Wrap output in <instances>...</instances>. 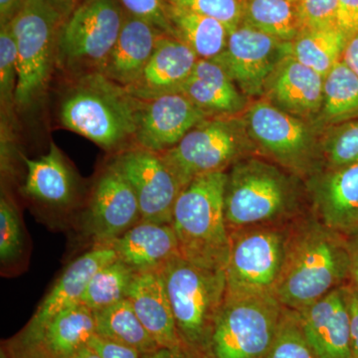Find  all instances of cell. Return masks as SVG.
I'll use <instances>...</instances> for the list:
<instances>
[{"instance_id": "26", "label": "cell", "mask_w": 358, "mask_h": 358, "mask_svg": "<svg viewBox=\"0 0 358 358\" xmlns=\"http://www.w3.org/2000/svg\"><path fill=\"white\" fill-rule=\"evenodd\" d=\"M27 176L23 192L27 196L52 206H66L74 199L76 180L64 155L54 143L38 159L23 157Z\"/></svg>"}, {"instance_id": "37", "label": "cell", "mask_w": 358, "mask_h": 358, "mask_svg": "<svg viewBox=\"0 0 358 358\" xmlns=\"http://www.w3.org/2000/svg\"><path fill=\"white\" fill-rule=\"evenodd\" d=\"M173 6L189 9L220 21L232 30L243 21L245 0H167Z\"/></svg>"}, {"instance_id": "30", "label": "cell", "mask_w": 358, "mask_h": 358, "mask_svg": "<svg viewBox=\"0 0 358 358\" xmlns=\"http://www.w3.org/2000/svg\"><path fill=\"white\" fill-rule=\"evenodd\" d=\"M348 36L338 27L306 30L288 43V55L326 77L343 60Z\"/></svg>"}, {"instance_id": "1", "label": "cell", "mask_w": 358, "mask_h": 358, "mask_svg": "<svg viewBox=\"0 0 358 358\" xmlns=\"http://www.w3.org/2000/svg\"><path fill=\"white\" fill-rule=\"evenodd\" d=\"M350 258L345 235L317 218L294 221L274 296L299 312L334 289L350 284Z\"/></svg>"}, {"instance_id": "20", "label": "cell", "mask_w": 358, "mask_h": 358, "mask_svg": "<svg viewBox=\"0 0 358 358\" xmlns=\"http://www.w3.org/2000/svg\"><path fill=\"white\" fill-rule=\"evenodd\" d=\"M199 60L196 54L182 41L162 34L141 76L127 90L141 101L179 92Z\"/></svg>"}, {"instance_id": "17", "label": "cell", "mask_w": 358, "mask_h": 358, "mask_svg": "<svg viewBox=\"0 0 358 358\" xmlns=\"http://www.w3.org/2000/svg\"><path fill=\"white\" fill-rule=\"evenodd\" d=\"M315 217L338 232L358 226V162L322 169L306 179Z\"/></svg>"}, {"instance_id": "50", "label": "cell", "mask_w": 358, "mask_h": 358, "mask_svg": "<svg viewBox=\"0 0 358 358\" xmlns=\"http://www.w3.org/2000/svg\"><path fill=\"white\" fill-rule=\"evenodd\" d=\"M1 358H11L10 355H9L8 352H7V350H2V352H1Z\"/></svg>"}, {"instance_id": "35", "label": "cell", "mask_w": 358, "mask_h": 358, "mask_svg": "<svg viewBox=\"0 0 358 358\" xmlns=\"http://www.w3.org/2000/svg\"><path fill=\"white\" fill-rule=\"evenodd\" d=\"M260 358H317L303 334L298 313L285 310L272 345Z\"/></svg>"}, {"instance_id": "19", "label": "cell", "mask_w": 358, "mask_h": 358, "mask_svg": "<svg viewBox=\"0 0 358 358\" xmlns=\"http://www.w3.org/2000/svg\"><path fill=\"white\" fill-rule=\"evenodd\" d=\"M324 80L319 73L287 55L268 78L263 99L278 109L317 124Z\"/></svg>"}, {"instance_id": "41", "label": "cell", "mask_w": 358, "mask_h": 358, "mask_svg": "<svg viewBox=\"0 0 358 358\" xmlns=\"http://www.w3.org/2000/svg\"><path fill=\"white\" fill-rule=\"evenodd\" d=\"M336 24L348 39L358 32V0H338Z\"/></svg>"}, {"instance_id": "22", "label": "cell", "mask_w": 358, "mask_h": 358, "mask_svg": "<svg viewBox=\"0 0 358 358\" xmlns=\"http://www.w3.org/2000/svg\"><path fill=\"white\" fill-rule=\"evenodd\" d=\"M115 259H117V253L112 247L99 245L73 261L45 296L24 329H38L57 313L81 303L92 277Z\"/></svg>"}, {"instance_id": "46", "label": "cell", "mask_w": 358, "mask_h": 358, "mask_svg": "<svg viewBox=\"0 0 358 358\" xmlns=\"http://www.w3.org/2000/svg\"><path fill=\"white\" fill-rule=\"evenodd\" d=\"M343 60L358 76V32L348 39Z\"/></svg>"}, {"instance_id": "45", "label": "cell", "mask_w": 358, "mask_h": 358, "mask_svg": "<svg viewBox=\"0 0 358 358\" xmlns=\"http://www.w3.org/2000/svg\"><path fill=\"white\" fill-rule=\"evenodd\" d=\"M25 0H0V26L9 24L22 8Z\"/></svg>"}, {"instance_id": "32", "label": "cell", "mask_w": 358, "mask_h": 358, "mask_svg": "<svg viewBox=\"0 0 358 358\" xmlns=\"http://www.w3.org/2000/svg\"><path fill=\"white\" fill-rule=\"evenodd\" d=\"M136 272L115 259L101 268L90 280L81 303L92 312L110 307L128 298L129 286Z\"/></svg>"}, {"instance_id": "47", "label": "cell", "mask_w": 358, "mask_h": 358, "mask_svg": "<svg viewBox=\"0 0 358 358\" xmlns=\"http://www.w3.org/2000/svg\"><path fill=\"white\" fill-rule=\"evenodd\" d=\"M63 15L67 16L82 0H48Z\"/></svg>"}, {"instance_id": "42", "label": "cell", "mask_w": 358, "mask_h": 358, "mask_svg": "<svg viewBox=\"0 0 358 358\" xmlns=\"http://www.w3.org/2000/svg\"><path fill=\"white\" fill-rule=\"evenodd\" d=\"M348 313H350V336L352 358H358V288L346 286Z\"/></svg>"}, {"instance_id": "15", "label": "cell", "mask_w": 358, "mask_h": 358, "mask_svg": "<svg viewBox=\"0 0 358 358\" xmlns=\"http://www.w3.org/2000/svg\"><path fill=\"white\" fill-rule=\"evenodd\" d=\"M95 334L94 313L79 303L57 313L38 329H23L6 350L13 358L32 355L71 358Z\"/></svg>"}, {"instance_id": "3", "label": "cell", "mask_w": 358, "mask_h": 358, "mask_svg": "<svg viewBox=\"0 0 358 358\" xmlns=\"http://www.w3.org/2000/svg\"><path fill=\"white\" fill-rule=\"evenodd\" d=\"M303 178L272 160L252 155L227 171L224 210L229 232L294 222L303 199Z\"/></svg>"}, {"instance_id": "48", "label": "cell", "mask_w": 358, "mask_h": 358, "mask_svg": "<svg viewBox=\"0 0 358 358\" xmlns=\"http://www.w3.org/2000/svg\"><path fill=\"white\" fill-rule=\"evenodd\" d=\"M71 358H102L98 353L94 352L88 345L80 348L79 350Z\"/></svg>"}, {"instance_id": "31", "label": "cell", "mask_w": 358, "mask_h": 358, "mask_svg": "<svg viewBox=\"0 0 358 358\" xmlns=\"http://www.w3.org/2000/svg\"><path fill=\"white\" fill-rule=\"evenodd\" d=\"M242 22L282 42L303 31L298 0H245Z\"/></svg>"}, {"instance_id": "16", "label": "cell", "mask_w": 358, "mask_h": 358, "mask_svg": "<svg viewBox=\"0 0 358 358\" xmlns=\"http://www.w3.org/2000/svg\"><path fill=\"white\" fill-rule=\"evenodd\" d=\"M208 117L211 115L181 92L143 101L134 143L152 152H166Z\"/></svg>"}, {"instance_id": "21", "label": "cell", "mask_w": 358, "mask_h": 358, "mask_svg": "<svg viewBox=\"0 0 358 358\" xmlns=\"http://www.w3.org/2000/svg\"><path fill=\"white\" fill-rule=\"evenodd\" d=\"M127 299L159 348L183 345L160 268L136 273Z\"/></svg>"}, {"instance_id": "2", "label": "cell", "mask_w": 358, "mask_h": 358, "mask_svg": "<svg viewBox=\"0 0 358 358\" xmlns=\"http://www.w3.org/2000/svg\"><path fill=\"white\" fill-rule=\"evenodd\" d=\"M68 79L58 103L63 128L115 155L136 145L143 101L101 72Z\"/></svg>"}, {"instance_id": "39", "label": "cell", "mask_w": 358, "mask_h": 358, "mask_svg": "<svg viewBox=\"0 0 358 358\" xmlns=\"http://www.w3.org/2000/svg\"><path fill=\"white\" fill-rule=\"evenodd\" d=\"M126 13L154 25L164 34L173 36L167 15V0H117Z\"/></svg>"}, {"instance_id": "44", "label": "cell", "mask_w": 358, "mask_h": 358, "mask_svg": "<svg viewBox=\"0 0 358 358\" xmlns=\"http://www.w3.org/2000/svg\"><path fill=\"white\" fill-rule=\"evenodd\" d=\"M141 358H204L185 345L176 348H159L154 352L141 355Z\"/></svg>"}, {"instance_id": "4", "label": "cell", "mask_w": 358, "mask_h": 358, "mask_svg": "<svg viewBox=\"0 0 358 358\" xmlns=\"http://www.w3.org/2000/svg\"><path fill=\"white\" fill-rule=\"evenodd\" d=\"M227 171L192 179L174 205L171 225L180 257L199 267L225 271L230 232L224 210Z\"/></svg>"}, {"instance_id": "5", "label": "cell", "mask_w": 358, "mask_h": 358, "mask_svg": "<svg viewBox=\"0 0 358 358\" xmlns=\"http://www.w3.org/2000/svg\"><path fill=\"white\" fill-rule=\"evenodd\" d=\"M160 271L181 343L209 358L212 336L227 294L225 271L199 267L180 256Z\"/></svg>"}, {"instance_id": "14", "label": "cell", "mask_w": 358, "mask_h": 358, "mask_svg": "<svg viewBox=\"0 0 358 358\" xmlns=\"http://www.w3.org/2000/svg\"><path fill=\"white\" fill-rule=\"evenodd\" d=\"M141 221L133 188L110 162L96 178L86 214V232L94 246L107 245Z\"/></svg>"}, {"instance_id": "38", "label": "cell", "mask_w": 358, "mask_h": 358, "mask_svg": "<svg viewBox=\"0 0 358 358\" xmlns=\"http://www.w3.org/2000/svg\"><path fill=\"white\" fill-rule=\"evenodd\" d=\"M298 6L303 31L338 27V0H298Z\"/></svg>"}, {"instance_id": "8", "label": "cell", "mask_w": 358, "mask_h": 358, "mask_svg": "<svg viewBox=\"0 0 358 358\" xmlns=\"http://www.w3.org/2000/svg\"><path fill=\"white\" fill-rule=\"evenodd\" d=\"M126 16L117 0H82L59 30L57 70L67 78L101 72Z\"/></svg>"}, {"instance_id": "12", "label": "cell", "mask_w": 358, "mask_h": 358, "mask_svg": "<svg viewBox=\"0 0 358 358\" xmlns=\"http://www.w3.org/2000/svg\"><path fill=\"white\" fill-rule=\"evenodd\" d=\"M110 162L133 188L141 221L171 224L174 205L185 188L162 155L134 145Z\"/></svg>"}, {"instance_id": "43", "label": "cell", "mask_w": 358, "mask_h": 358, "mask_svg": "<svg viewBox=\"0 0 358 358\" xmlns=\"http://www.w3.org/2000/svg\"><path fill=\"white\" fill-rule=\"evenodd\" d=\"M345 235L350 258V279L348 285L358 288V226Z\"/></svg>"}, {"instance_id": "33", "label": "cell", "mask_w": 358, "mask_h": 358, "mask_svg": "<svg viewBox=\"0 0 358 358\" xmlns=\"http://www.w3.org/2000/svg\"><path fill=\"white\" fill-rule=\"evenodd\" d=\"M18 82L17 49L10 25L0 26V102L2 122L9 124L15 109Z\"/></svg>"}, {"instance_id": "6", "label": "cell", "mask_w": 358, "mask_h": 358, "mask_svg": "<svg viewBox=\"0 0 358 358\" xmlns=\"http://www.w3.org/2000/svg\"><path fill=\"white\" fill-rule=\"evenodd\" d=\"M65 16L48 0H25L9 23L17 49L15 110L28 112L46 95L56 67L59 30Z\"/></svg>"}, {"instance_id": "36", "label": "cell", "mask_w": 358, "mask_h": 358, "mask_svg": "<svg viewBox=\"0 0 358 358\" xmlns=\"http://www.w3.org/2000/svg\"><path fill=\"white\" fill-rule=\"evenodd\" d=\"M24 247L22 223L13 200L2 195L0 199V260L2 265L14 263L22 255Z\"/></svg>"}, {"instance_id": "9", "label": "cell", "mask_w": 358, "mask_h": 358, "mask_svg": "<svg viewBox=\"0 0 358 358\" xmlns=\"http://www.w3.org/2000/svg\"><path fill=\"white\" fill-rule=\"evenodd\" d=\"M183 188L203 174L227 171L239 160L260 155L243 119L218 115L199 122L176 147L160 152Z\"/></svg>"}, {"instance_id": "40", "label": "cell", "mask_w": 358, "mask_h": 358, "mask_svg": "<svg viewBox=\"0 0 358 358\" xmlns=\"http://www.w3.org/2000/svg\"><path fill=\"white\" fill-rule=\"evenodd\" d=\"M87 345L102 358H141V353L134 348L101 338L96 334L90 339Z\"/></svg>"}, {"instance_id": "49", "label": "cell", "mask_w": 358, "mask_h": 358, "mask_svg": "<svg viewBox=\"0 0 358 358\" xmlns=\"http://www.w3.org/2000/svg\"><path fill=\"white\" fill-rule=\"evenodd\" d=\"M11 358H13V357H11ZM18 358H59V357H45V355H25V357H18Z\"/></svg>"}, {"instance_id": "25", "label": "cell", "mask_w": 358, "mask_h": 358, "mask_svg": "<svg viewBox=\"0 0 358 358\" xmlns=\"http://www.w3.org/2000/svg\"><path fill=\"white\" fill-rule=\"evenodd\" d=\"M179 92L211 117L242 115L251 102L222 66L206 59H199Z\"/></svg>"}, {"instance_id": "18", "label": "cell", "mask_w": 358, "mask_h": 358, "mask_svg": "<svg viewBox=\"0 0 358 358\" xmlns=\"http://www.w3.org/2000/svg\"><path fill=\"white\" fill-rule=\"evenodd\" d=\"M346 286L296 312L317 358H352Z\"/></svg>"}, {"instance_id": "29", "label": "cell", "mask_w": 358, "mask_h": 358, "mask_svg": "<svg viewBox=\"0 0 358 358\" xmlns=\"http://www.w3.org/2000/svg\"><path fill=\"white\" fill-rule=\"evenodd\" d=\"M93 313L96 336L129 346L141 355L159 348L141 324L128 299Z\"/></svg>"}, {"instance_id": "23", "label": "cell", "mask_w": 358, "mask_h": 358, "mask_svg": "<svg viewBox=\"0 0 358 358\" xmlns=\"http://www.w3.org/2000/svg\"><path fill=\"white\" fill-rule=\"evenodd\" d=\"M107 245L136 273L159 270L180 256L173 225L167 223L141 221Z\"/></svg>"}, {"instance_id": "10", "label": "cell", "mask_w": 358, "mask_h": 358, "mask_svg": "<svg viewBox=\"0 0 358 358\" xmlns=\"http://www.w3.org/2000/svg\"><path fill=\"white\" fill-rule=\"evenodd\" d=\"M294 222L253 226L230 233L226 296L274 294Z\"/></svg>"}, {"instance_id": "34", "label": "cell", "mask_w": 358, "mask_h": 358, "mask_svg": "<svg viewBox=\"0 0 358 358\" xmlns=\"http://www.w3.org/2000/svg\"><path fill=\"white\" fill-rule=\"evenodd\" d=\"M322 152L324 169L358 162V120L324 129Z\"/></svg>"}, {"instance_id": "7", "label": "cell", "mask_w": 358, "mask_h": 358, "mask_svg": "<svg viewBox=\"0 0 358 358\" xmlns=\"http://www.w3.org/2000/svg\"><path fill=\"white\" fill-rule=\"evenodd\" d=\"M243 119L261 157L303 179L324 169V129L319 124L278 109L263 98L250 102Z\"/></svg>"}, {"instance_id": "27", "label": "cell", "mask_w": 358, "mask_h": 358, "mask_svg": "<svg viewBox=\"0 0 358 358\" xmlns=\"http://www.w3.org/2000/svg\"><path fill=\"white\" fill-rule=\"evenodd\" d=\"M173 36L187 45L199 59L214 60L227 45L229 29L220 21L169 3Z\"/></svg>"}, {"instance_id": "11", "label": "cell", "mask_w": 358, "mask_h": 358, "mask_svg": "<svg viewBox=\"0 0 358 358\" xmlns=\"http://www.w3.org/2000/svg\"><path fill=\"white\" fill-rule=\"evenodd\" d=\"M285 310L274 294L226 296L209 358H260L272 345Z\"/></svg>"}, {"instance_id": "13", "label": "cell", "mask_w": 358, "mask_h": 358, "mask_svg": "<svg viewBox=\"0 0 358 358\" xmlns=\"http://www.w3.org/2000/svg\"><path fill=\"white\" fill-rule=\"evenodd\" d=\"M288 43L242 22L230 30L225 50L214 60L243 95L258 100L275 67L288 55Z\"/></svg>"}, {"instance_id": "24", "label": "cell", "mask_w": 358, "mask_h": 358, "mask_svg": "<svg viewBox=\"0 0 358 358\" xmlns=\"http://www.w3.org/2000/svg\"><path fill=\"white\" fill-rule=\"evenodd\" d=\"M164 32L127 13L115 46L102 71L106 77L129 88L141 76Z\"/></svg>"}, {"instance_id": "28", "label": "cell", "mask_w": 358, "mask_h": 358, "mask_svg": "<svg viewBox=\"0 0 358 358\" xmlns=\"http://www.w3.org/2000/svg\"><path fill=\"white\" fill-rule=\"evenodd\" d=\"M355 120H358V76L341 60L324 77L317 124L324 131Z\"/></svg>"}]
</instances>
